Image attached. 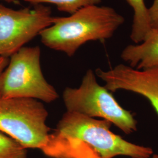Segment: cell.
Wrapping results in <instances>:
<instances>
[{
    "label": "cell",
    "instance_id": "9a60e30c",
    "mask_svg": "<svg viewBox=\"0 0 158 158\" xmlns=\"http://www.w3.org/2000/svg\"><path fill=\"white\" fill-rule=\"evenodd\" d=\"M2 1H4L5 2H8V3H12V4H16V5H19L20 4V2L18 0H2Z\"/></svg>",
    "mask_w": 158,
    "mask_h": 158
},
{
    "label": "cell",
    "instance_id": "7a4b0ae2",
    "mask_svg": "<svg viewBox=\"0 0 158 158\" xmlns=\"http://www.w3.org/2000/svg\"><path fill=\"white\" fill-rule=\"evenodd\" d=\"M111 125L104 119L67 111L59 121L55 132L85 143L102 158H149L153 154L151 148L130 142L114 134L110 130Z\"/></svg>",
    "mask_w": 158,
    "mask_h": 158
},
{
    "label": "cell",
    "instance_id": "9c48e42d",
    "mask_svg": "<svg viewBox=\"0 0 158 158\" xmlns=\"http://www.w3.org/2000/svg\"><path fill=\"white\" fill-rule=\"evenodd\" d=\"M51 158H102L85 143L59 134L54 142Z\"/></svg>",
    "mask_w": 158,
    "mask_h": 158
},
{
    "label": "cell",
    "instance_id": "3957f363",
    "mask_svg": "<svg viewBox=\"0 0 158 158\" xmlns=\"http://www.w3.org/2000/svg\"><path fill=\"white\" fill-rule=\"evenodd\" d=\"M63 99L68 112L109 121L126 134L137 131V121L129 111L122 107L111 91L100 85L93 70L85 74L78 88L67 87Z\"/></svg>",
    "mask_w": 158,
    "mask_h": 158
},
{
    "label": "cell",
    "instance_id": "7c38bea8",
    "mask_svg": "<svg viewBox=\"0 0 158 158\" xmlns=\"http://www.w3.org/2000/svg\"><path fill=\"white\" fill-rule=\"evenodd\" d=\"M27 149L0 132V158H27Z\"/></svg>",
    "mask_w": 158,
    "mask_h": 158
},
{
    "label": "cell",
    "instance_id": "ba28073f",
    "mask_svg": "<svg viewBox=\"0 0 158 158\" xmlns=\"http://www.w3.org/2000/svg\"><path fill=\"white\" fill-rule=\"evenodd\" d=\"M121 57L136 69L158 67V29H151L141 43L125 47Z\"/></svg>",
    "mask_w": 158,
    "mask_h": 158
},
{
    "label": "cell",
    "instance_id": "5b68a950",
    "mask_svg": "<svg viewBox=\"0 0 158 158\" xmlns=\"http://www.w3.org/2000/svg\"><path fill=\"white\" fill-rule=\"evenodd\" d=\"M39 46L23 47L10 57L0 74V97L31 98L51 103L59 97L44 76Z\"/></svg>",
    "mask_w": 158,
    "mask_h": 158
},
{
    "label": "cell",
    "instance_id": "8fae6325",
    "mask_svg": "<svg viewBox=\"0 0 158 158\" xmlns=\"http://www.w3.org/2000/svg\"><path fill=\"white\" fill-rule=\"evenodd\" d=\"M34 5L52 4L56 6L59 11L73 14L86 6L98 5L102 0H23Z\"/></svg>",
    "mask_w": 158,
    "mask_h": 158
},
{
    "label": "cell",
    "instance_id": "277c9868",
    "mask_svg": "<svg viewBox=\"0 0 158 158\" xmlns=\"http://www.w3.org/2000/svg\"><path fill=\"white\" fill-rule=\"evenodd\" d=\"M48 112L42 102L31 98L0 97V132L23 148L43 151L51 139Z\"/></svg>",
    "mask_w": 158,
    "mask_h": 158
},
{
    "label": "cell",
    "instance_id": "52a82bcc",
    "mask_svg": "<svg viewBox=\"0 0 158 158\" xmlns=\"http://www.w3.org/2000/svg\"><path fill=\"white\" fill-rule=\"evenodd\" d=\"M96 73L108 90L128 91L142 96L158 114V67L138 70L119 64L106 71L98 69Z\"/></svg>",
    "mask_w": 158,
    "mask_h": 158
},
{
    "label": "cell",
    "instance_id": "2e32d148",
    "mask_svg": "<svg viewBox=\"0 0 158 158\" xmlns=\"http://www.w3.org/2000/svg\"><path fill=\"white\" fill-rule=\"evenodd\" d=\"M149 158H158V154H153Z\"/></svg>",
    "mask_w": 158,
    "mask_h": 158
},
{
    "label": "cell",
    "instance_id": "6da1fadb",
    "mask_svg": "<svg viewBox=\"0 0 158 158\" xmlns=\"http://www.w3.org/2000/svg\"><path fill=\"white\" fill-rule=\"evenodd\" d=\"M124 21L111 7L88 6L69 17H55L53 24L40 35L44 45L71 57L86 42L111 38Z\"/></svg>",
    "mask_w": 158,
    "mask_h": 158
},
{
    "label": "cell",
    "instance_id": "8992f818",
    "mask_svg": "<svg viewBox=\"0 0 158 158\" xmlns=\"http://www.w3.org/2000/svg\"><path fill=\"white\" fill-rule=\"evenodd\" d=\"M55 19L51 8L44 4L16 10L0 4V56L10 57Z\"/></svg>",
    "mask_w": 158,
    "mask_h": 158
},
{
    "label": "cell",
    "instance_id": "5bb4252c",
    "mask_svg": "<svg viewBox=\"0 0 158 158\" xmlns=\"http://www.w3.org/2000/svg\"><path fill=\"white\" fill-rule=\"evenodd\" d=\"M10 61V57L0 56V74L6 68Z\"/></svg>",
    "mask_w": 158,
    "mask_h": 158
},
{
    "label": "cell",
    "instance_id": "30bf717a",
    "mask_svg": "<svg viewBox=\"0 0 158 158\" xmlns=\"http://www.w3.org/2000/svg\"><path fill=\"white\" fill-rule=\"evenodd\" d=\"M134 11L133 23L130 35L131 40L136 44L145 39L151 28L149 21L148 8L144 0H125Z\"/></svg>",
    "mask_w": 158,
    "mask_h": 158
},
{
    "label": "cell",
    "instance_id": "4fadbf2b",
    "mask_svg": "<svg viewBox=\"0 0 158 158\" xmlns=\"http://www.w3.org/2000/svg\"><path fill=\"white\" fill-rule=\"evenodd\" d=\"M148 18L151 29H158V0H154L152 5L148 9Z\"/></svg>",
    "mask_w": 158,
    "mask_h": 158
}]
</instances>
